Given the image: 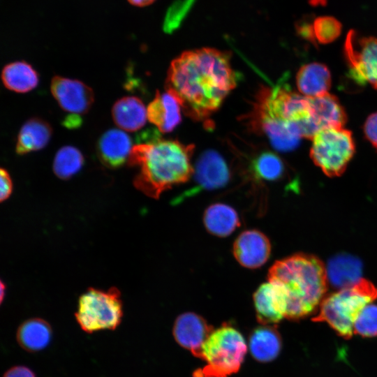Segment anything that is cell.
Returning <instances> with one entry per match:
<instances>
[{
    "mask_svg": "<svg viewBox=\"0 0 377 377\" xmlns=\"http://www.w3.org/2000/svg\"><path fill=\"white\" fill-rule=\"evenodd\" d=\"M230 60L228 52L214 48L184 52L172 61L165 89L178 98L186 115L206 120L238 81Z\"/></svg>",
    "mask_w": 377,
    "mask_h": 377,
    "instance_id": "1",
    "label": "cell"
},
{
    "mask_svg": "<svg viewBox=\"0 0 377 377\" xmlns=\"http://www.w3.org/2000/svg\"><path fill=\"white\" fill-rule=\"evenodd\" d=\"M193 145L157 140L133 147L128 163L140 167L133 180L136 188L152 198L172 186L187 182L193 174Z\"/></svg>",
    "mask_w": 377,
    "mask_h": 377,
    "instance_id": "2",
    "label": "cell"
},
{
    "mask_svg": "<svg viewBox=\"0 0 377 377\" xmlns=\"http://www.w3.org/2000/svg\"><path fill=\"white\" fill-rule=\"evenodd\" d=\"M267 279L282 290L286 301L285 318L290 320L311 313L327 290L326 267L309 254L297 253L276 261Z\"/></svg>",
    "mask_w": 377,
    "mask_h": 377,
    "instance_id": "3",
    "label": "cell"
},
{
    "mask_svg": "<svg viewBox=\"0 0 377 377\" xmlns=\"http://www.w3.org/2000/svg\"><path fill=\"white\" fill-rule=\"evenodd\" d=\"M311 115L310 98L279 82L260 89L247 120L253 131L265 135L274 144L294 133Z\"/></svg>",
    "mask_w": 377,
    "mask_h": 377,
    "instance_id": "4",
    "label": "cell"
},
{
    "mask_svg": "<svg viewBox=\"0 0 377 377\" xmlns=\"http://www.w3.org/2000/svg\"><path fill=\"white\" fill-rule=\"evenodd\" d=\"M377 298V288L367 279L325 297L314 322L327 323L340 337L348 339L361 311Z\"/></svg>",
    "mask_w": 377,
    "mask_h": 377,
    "instance_id": "5",
    "label": "cell"
},
{
    "mask_svg": "<svg viewBox=\"0 0 377 377\" xmlns=\"http://www.w3.org/2000/svg\"><path fill=\"white\" fill-rule=\"evenodd\" d=\"M246 349L241 333L224 324L213 330L203 343L200 358L206 365L195 371L193 377H228L240 368Z\"/></svg>",
    "mask_w": 377,
    "mask_h": 377,
    "instance_id": "6",
    "label": "cell"
},
{
    "mask_svg": "<svg viewBox=\"0 0 377 377\" xmlns=\"http://www.w3.org/2000/svg\"><path fill=\"white\" fill-rule=\"evenodd\" d=\"M123 304L116 288L108 291L89 288L79 298L75 316L81 329L87 333L115 330L121 323Z\"/></svg>",
    "mask_w": 377,
    "mask_h": 377,
    "instance_id": "7",
    "label": "cell"
},
{
    "mask_svg": "<svg viewBox=\"0 0 377 377\" xmlns=\"http://www.w3.org/2000/svg\"><path fill=\"white\" fill-rule=\"evenodd\" d=\"M312 140L310 156L314 164L328 177L341 175L355 151L352 133L343 128H327Z\"/></svg>",
    "mask_w": 377,
    "mask_h": 377,
    "instance_id": "8",
    "label": "cell"
},
{
    "mask_svg": "<svg viewBox=\"0 0 377 377\" xmlns=\"http://www.w3.org/2000/svg\"><path fill=\"white\" fill-rule=\"evenodd\" d=\"M343 52L353 80L360 85L369 83L377 89V37L362 36L350 30Z\"/></svg>",
    "mask_w": 377,
    "mask_h": 377,
    "instance_id": "9",
    "label": "cell"
},
{
    "mask_svg": "<svg viewBox=\"0 0 377 377\" xmlns=\"http://www.w3.org/2000/svg\"><path fill=\"white\" fill-rule=\"evenodd\" d=\"M193 173L194 185L175 198V203L202 191L223 187L230 179L229 168L225 160L218 152L211 149L200 156Z\"/></svg>",
    "mask_w": 377,
    "mask_h": 377,
    "instance_id": "10",
    "label": "cell"
},
{
    "mask_svg": "<svg viewBox=\"0 0 377 377\" xmlns=\"http://www.w3.org/2000/svg\"><path fill=\"white\" fill-rule=\"evenodd\" d=\"M50 90L60 107L72 114L87 113L94 101L92 89L77 80L56 75L52 79Z\"/></svg>",
    "mask_w": 377,
    "mask_h": 377,
    "instance_id": "11",
    "label": "cell"
},
{
    "mask_svg": "<svg viewBox=\"0 0 377 377\" xmlns=\"http://www.w3.org/2000/svg\"><path fill=\"white\" fill-rule=\"evenodd\" d=\"M237 261L243 267L256 269L263 265L271 253V244L267 237L258 230L242 232L236 238L232 248Z\"/></svg>",
    "mask_w": 377,
    "mask_h": 377,
    "instance_id": "12",
    "label": "cell"
},
{
    "mask_svg": "<svg viewBox=\"0 0 377 377\" xmlns=\"http://www.w3.org/2000/svg\"><path fill=\"white\" fill-rule=\"evenodd\" d=\"M213 330L212 327L202 317L187 312L176 319L173 334L179 345L200 357L202 346Z\"/></svg>",
    "mask_w": 377,
    "mask_h": 377,
    "instance_id": "13",
    "label": "cell"
},
{
    "mask_svg": "<svg viewBox=\"0 0 377 377\" xmlns=\"http://www.w3.org/2000/svg\"><path fill=\"white\" fill-rule=\"evenodd\" d=\"M253 302L257 320L264 325L278 323L286 316L285 295L279 286L269 281L258 288Z\"/></svg>",
    "mask_w": 377,
    "mask_h": 377,
    "instance_id": "14",
    "label": "cell"
},
{
    "mask_svg": "<svg viewBox=\"0 0 377 377\" xmlns=\"http://www.w3.org/2000/svg\"><path fill=\"white\" fill-rule=\"evenodd\" d=\"M132 141L124 131L112 128L105 131L96 145V152L102 163L110 168H117L128 161Z\"/></svg>",
    "mask_w": 377,
    "mask_h": 377,
    "instance_id": "15",
    "label": "cell"
},
{
    "mask_svg": "<svg viewBox=\"0 0 377 377\" xmlns=\"http://www.w3.org/2000/svg\"><path fill=\"white\" fill-rule=\"evenodd\" d=\"M181 103L172 93H156L147 109V119L162 133L172 131L181 121Z\"/></svg>",
    "mask_w": 377,
    "mask_h": 377,
    "instance_id": "16",
    "label": "cell"
},
{
    "mask_svg": "<svg viewBox=\"0 0 377 377\" xmlns=\"http://www.w3.org/2000/svg\"><path fill=\"white\" fill-rule=\"evenodd\" d=\"M362 263L357 257L341 253L332 257L327 262V281L337 289H343L357 283L362 278Z\"/></svg>",
    "mask_w": 377,
    "mask_h": 377,
    "instance_id": "17",
    "label": "cell"
},
{
    "mask_svg": "<svg viewBox=\"0 0 377 377\" xmlns=\"http://www.w3.org/2000/svg\"><path fill=\"white\" fill-rule=\"evenodd\" d=\"M310 103L311 120L318 131L327 128H343L346 123V113L335 96L327 93L310 98Z\"/></svg>",
    "mask_w": 377,
    "mask_h": 377,
    "instance_id": "18",
    "label": "cell"
},
{
    "mask_svg": "<svg viewBox=\"0 0 377 377\" xmlns=\"http://www.w3.org/2000/svg\"><path fill=\"white\" fill-rule=\"evenodd\" d=\"M331 74L327 67L320 63L302 66L296 76L298 90L304 96L312 98L328 93L331 87Z\"/></svg>",
    "mask_w": 377,
    "mask_h": 377,
    "instance_id": "19",
    "label": "cell"
},
{
    "mask_svg": "<svg viewBox=\"0 0 377 377\" xmlns=\"http://www.w3.org/2000/svg\"><path fill=\"white\" fill-rule=\"evenodd\" d=\"M112 116L114 123L126 131H136L146 123L147 109L142 101L135 96H125L112 106Z\"/></svg>",
    "mask_w": 377,
    "mask_h": 377,
    "instance_id": "20",
    "label": "cell"
},
{
    "mask_svg": "<svg viewBox=\"0 0 377 377\" xmlns=\"http://www.w3.org/2000/svg\"><path fill=\"white\" fill-rule=\"evenodd\" d=\"M52 133L51 126L45 121L34 117L21 127L17 135L16 153L23 155L44 148Z\"/></svg>",
    "mask_w": 377,
    "mask_h": 377,
    "instance_id": "21",
    "label": "cell"
},
{
    "mask_svg": "<svg viewBox=\"0 0 377 377\" xmlns=\"http://www.w3.org/2000/svg\"><path fill=\"white\" fill-rule=\"evenodd\" d=\"M17 341L25 350L36 353L45 349L50 343L52 330L45 320L30 318L23 322L17 330Z\"/></svg>",
    "mask_w": 377,
    "mask_h": 377,
    "instance_id": "22",
    "label": "cell"
},
{
    "mask_svg": "<svg viewBox=\"0 0 377 377\" xmlns=\"http://www.w3.org/2000/svg\"><path fill=\"white\" fill-rule=\"evenodd\" d=\"M203 223L209 233L219 237L230 235L240 225L236 210L223 203L209 205L204 212Z\"/></svg>",
    "mask_w": 377,
    "mask_h": 377,
    "instance_id": "23",
    "label": "cell"
},
{
    "mask_svg": "<svg viewBox=\"0 0 377 377\" xmlns=\"http://www.w3.org/2000/svg\"><path fill=\"white\" fill-rule=\"evenodd\" d=\"M249 347L254 358L260 362L275 359L281 348V339L276 327L263 325L256 328L249 339Z\"/></svg>",
    "mask_w": 377,
    "mask_h": 377,
    "instance_id": "24",
    "label": "cell"
},
{
    "mask_svg": "<svg viewBox=\"0 0 377 377\" xmlns=\"http://www.w3.org/2000/svg\"><path fill=\"white\" fill-rule=\"evenodd\" d=\"M4 86L15 92L26 93L38 84V75L28 63L19 61L6 65L1 72Z\"/></svg>",
    "mask_w": 377,
    "mask_h": 377,
    "instance_id": "25",
    "label": "cell"
},
{
    "mask_svg": "<svg viewBox=\"0 0 377 377\" xmlns=\"http://www.w3.org/2000/svg\"><path fill=\"white\" fill-rule=\"evenodd\" d=\"M251 171L256 179L275 182L285 176L286 166L278 155L271 151H264L251 161Z\"/></svg>",
    "mask_w": 377,
    "mask_h": 377,
    "instance_id": "26",
    "label": "cell"
},
{
    "mask_svg": "<svg viewBox=\"0 0 377 377\" xmlns=\"http://www.w3.org/2000/svg\"><path fill=\"white\" fill-rule=\"evenodd\" d=\"M83 163L84 157L78 149L73 146H64L55 154L53 171L60 179H67L76 174Z\"/></svg>",
    "mask_w": 377,
    "mask_h": 377,
    "instance_id": "27",
    "label": "cell"
},
{
    "mask_svg": "<svg viewBox=\"0 0 377 377\" xmlns=\"http://www.w3.org/2000/svg\"><path fill=\"white\" fill-rule=\"evenodd\" d=\"M313 34L317 43L327 44L335 40L341 32V24L331 16H322L313 22Z\"/></svg>",
    "mask_w": 377,
    "mask_h": 377,
    "instance_id": "28",
    "label": "cell"
},
{
    "mask_svg": "<svg viewBox=\"0 0 377 377\" xmlns=\"http://www.w3.org/2000/svg\"><path fill=\"white\" fill-rule=\"evenodd\" d=\"M353 333L363 337L377 336V305L367 304L360 313L353 325Z\"/></svg>",
    "mask_w": 377,
    "mask_h": 377,
    "instance_id": "29",
    "label": "cell"
},
{
    "mask_svg": "<svg viewBox=\"0 0 377 377\" xmlns=\"http://www.w3.org/2000/svg\"><path fill=\"white\" fill-rule=\"evenodd\" d=\"M195 0H178L168 8L163 22V30L171 33L179 27Z\"/></svg>",
    "mask_w": 377,
    "mask_h": 377,
    "instance_id": "30",
    "label": "cell"
},
{
    "mask_svg": "<svg viewBox=\"0 0 377 377\" xmlns=\"http://www.w3.org/2000/svg\"><path fill=\"white\" fill-rule=\"evenodd\" d=\"M364 134L367 140L377 150V112L369 115L364 122Z\"/></svg>",
    "mask_w": 377,
    "mask_h": 377,
    "instance_id": "31",
    "label": "cell"
},
{
    "mask_svg": "<svg viewBox=\"0 0 377 377\" xmlns=\"http://www.w3.org/2000/svg\"><path fill=\"white\" fill-rule=\"evenodd\" d=\"M296 29L300 36L316 46V40L313 34V22L305 19L299 21L296 25Z\"/></svg>",
    "mask_w": 377,
    "mask_h": 377,
    "instance_id": "32",
    "label": "cell"
},
{
    "mask_svg": "<svg viewBox=\"0 0 377 377\" xmlns=\"http://www.w3.org/2000/svg\"><path fill=\"white\" fill-rule=\"evenodd\" d=\"M1 201L6 200L12 193L13 184L10 175L6 170L1 168Z\"/></svg>",
    "mask_w": 377,
    "mask_h": 377,
    "instance_id": "33",
    "label": "cell"
},
{
    "mask_svg": "<svg viewBox=\"0 0 377 377\" xmlns=\"http://www.w3.org/2000/svg\"><path fill=\"white\" fill-rule=\"evenodd\" d=\"M3 377H36L35 373L25 366H15L8 369Z\"/></svg>",
    "mask_w": 377,
    "mask_h": 377,
    "instance_id": "34",
    "label": "cell"
},
{
    "mask_svg": "<svg viewBox=\"0 0 377 377\" xmlns=\"http://www.w3.org/2000/svg\"><path fill=\"white\" fill-rule=\"evenodd\" d=\"M82 124V119L78 114H71L63 121V125L68 128H77Z\"/></svg>",
    "mask_w": 377,
    "mask_h": 377,
    "instance_id": "35",
    "label": "cell"
},
{
    "mask_svg": "<svg viewBox=\"0 0 377 377\" xmlns=\"http://www.w3.org/2000/svg\"><path fill=\"white\" fill-rule=\"evenodd\" d=\"M155 0H128V1L136 6H146L151 3H153Z\"/></svg>",
    "mask_w": 377,
    "mask_h": 377,
    "instance_id": "36",
    "label": "cell"
},
{
    "mask_svg": "<svg viewBox=\"0 0 377 377\" xmlns=\"http://www.w3.org/2000/svg\"><path fill=\"white\" fill-rule=\"evenodd\" d=\"M4 289H5V287L3 286V281L1 282V301L2 302L3 299V295H4Z\"/></svg>",
    "mask_w": 377,
    "mask_h": 377,
    "instance_id": "37",
    "label": "cell"
}]
</instances>
